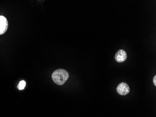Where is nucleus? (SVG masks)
Returning a JSON list of instances; mask_svg holds the SVG:
<instances>
[{"label": "nucleus", "mask_w": 156, "mask_h": 117, "mask_svg": "<svg viewBox=\"0 0 156 117\" xmlns=\"http://www.w3.org/2000/svg\"><path fill=\"white\" fill-rule=\"evenodd\" d=\"M127 58V54L124 50L121 49L117 51L115 54V60L118 62H122L126 61Z\"/></svg>", "instance_id": "obj_4"}, {"label": "nucleus", "mask_w": 156, "mask_h": 117, "mask_svg": "<svg viewBox=\"0 0 156 117\" xmlns=\"http://www.w3.org/2000/svg\"><path fill=\"white\" fill-rule=\"evenodd\" d=\"M69 73L64 69H58L54 71L52 77L53 82L58 85H64L69 78Z\"/></svg>", "instance_id": "obj_1"}, {"label": "nucleus", "mask_w": 156, "mask_h": 117, "mask_svg": "<svg viewBox=\"0 0 156 117\" xmlns=\"http://www.w3.org/2000/svg\"><path fill=\"white\" fill-rule=\"evenodd\" d=\"M153 82L155 86H156V76H155L154 77Z\"/></svg>", "instance_id": "obj_6"}, {"label": "nucleus", "mask_w": 156, "mask_h": 117, "mask_svg": "<svg viewBox=\"0 0 156 117\" xmlns=\"http://www.w3.org/2000/svg\"><path fill=\"white\" fill-rule=\"evenodd\" d=\"M117 92L122 96H125L128 94L130 91V88L127 83H121L117 86L116 88Z\"/></svg>", "instance_id": "obj_2"}, {"label": "nucleus", "mask_w": 156, "mask_h": 117, "mask_svg": "<svg viewBox=\"0 0 156 117\" xmlns=\"http://www.w3.org/2000/svg\"><path fill=\"white\" fill-rule=\"evenodd\" d=\"M26 86V82L24 81H21L19 83L17 88L19 90H23L24 89Z\"/></svg>", "instance_id": "obj_5"}, {"label": "nucleus", "mask_w": 156, "mask_h": 117, "mask_svg": "<svg viewBox=\"0 0 156 117\" xmlns=\"http://www.w3.org/2000/svg\"><path fill=\"white\" fill-rule=\"evenodd\" d=\"M8 21L6 18L0 16V35L4 34L8 28Z\"/></svg>", "instance_id": "obj_3"}]
</instances>
